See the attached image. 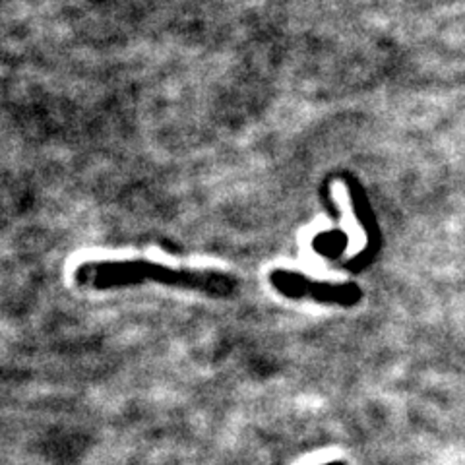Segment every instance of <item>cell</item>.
<instances>
[{
  "label": "cell",
  "mask_w": 465,
  "mask_h": 465,
  "mask_svg": "<svg viewBox=\"0 0 465 465\" xmlns=\"http://www.w3.org/2000/svg\"><path fill=\"white\" fill-rule=\"evenodd\" d=\"M76 282L101 291L155 282L181 289L203 291L212 297H229L237 291V280L227 273L174 270L145 260L87 262L76 272Z\"/></svg>",
  "instance_id": "6da1fadb"
},
{
  "label": "cell",
  "mask_w": 465,
  "mask_h": 465,
  "mask_svg": "<svg viewBox=\"0 0 465 465\" xmlns=\"http://www.w3.org/2000/svg\"><path fill=\"white\" fill-rule=\"evenodd\" d=\"M272 283L275 289L282 291V293L287 297H301V295L311 293L312 297H316L320 301H338V302L347 301V295L343 289L316 285V283H311L304 280L302 275L291 273V272H273Z\"/></svg>",
  "instance_id": "7a4b0ae2"
},
{
  "label": "cell",
  "mask_w": 465,
  "mask_h": 465,
  "mask_svg": "<svg viewBox=\"0 0 465 465\" xmlns=\"http://www.w3.org/2000/svg\"><path fill=\"white\" fill-rule=\"evenodd\" d=\"M331 465H343V463H331Z\"/></svg>",
  "instance_id": "3957f363"
}]
</instances>
